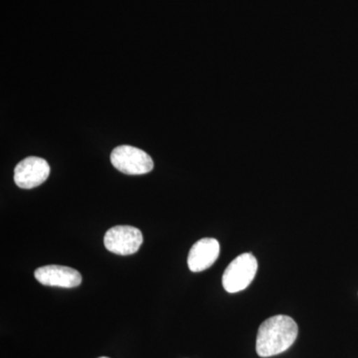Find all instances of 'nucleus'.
I'll list each match as a JSON object with an SVG mask.
<instances>
[{
	"label": "nucleus",
	"mask_w": 358,
	"mask_h": 358,
	"mask_svg": "<svg viewBox=\"0 0 358 358\" xmlns=\"http://www.w3.org/2000/svg\"><path fill=\"white\" fill-rule=\"evenodd\" d=\"M258 262L251 253L241 254L226 268L222 277L223 288L230 294L243 291L253 282Z\"/></svg>",
	"instance_id": "2"
},
{
	"label": "nucleus",
	"mask_w": 358,
	"mask_h": 358,
	"mask_svg": "<svg viewBox=\"0 0 358 358\" xmlns=\"http://www.w3.org/2000/svg\"><path fill=\"white\" fill-rule=\"evenodd\" d=\"M141 230L129 225H119L106 232L103 244L106 249L117 255L128 256L136 253L143 244Z\"/></svg>",
	"instance_id": "4"
},
{
	"label": "nucleus",
	"mask_w": 358,
	"mask_h": 358,
	"mask_svg": "<svg viewBox=\"0 0 358 358\" xmlns=\"http://www.w3.org/2000/svg\"><path fill=\"white\" fill-rule=\"evenodd\" d=\"M99 358H109V357H99Z\"/></svg>",
	"instance_id": "8"
},
{
	"label": "nucleus",
	"mask_w": 358,
	"mask_h": 358,
	"mask_svg": "<svg viewBox=\"0 0 358 358\" xmlns=\"http://www.w3.org/2000/svg\"><path fill=\"white\" fill-rule=\"evenodd\" d=\"M34 275L40 284L58 288H76L82 282V275L77 270L64 266H44L37 268Z\"/></svg>",
	"instance_id": "6"
},
{
	"label": "nucleus",
	"mask_w": 358,
	"mask_h": 358,
	"mask_svg": "<svg viewBox=\"0 0 358 358\" xmlns=\"http://www.w3.org/2000/svg\"><path fill=\"white\" fill-rule=\"evenodd\" d=\"M298 334V324L288 315L270 317L259 327L256 352L261 357H274L285 352L294 345Z\"/></svg>",
	"instance_id": "1"
},
{
	"label": "nucleus",
	"mask_w": 358,
	"mask_h": 358,
	"mask_svg": "<svg viewBox=\"0 0 358 358\" xmlns=\"http://www.w3.org/2000/svg\"><path fill=\"white\" fill-rule=\"evenodd\" d=\"M50 174L48 162L41 157H29L14 169V182L23 189H31L46 181Z\"/></svg>",
	"instance_id": "5"
},
{
	"label": "nucleus",
	"mask_w": 358,
	"mask_h": 358,
	"mask_svg": "<svg viewBox=\"0 0 358 358\" xmlns=\"http://www.w3.org/2000/svg\"><path fill=\"white\" fill-rule=\"evenodd\" d=\"M220 254V244L214 238H203L193 245L188 254V268L192 272H202L210 268Z\"/></svg>",
	"instance_id": "7"
},
{
	"label": "nucleus",
	"mask_w": 358,
	"mask_h": 358,
	"mask_svg": "<svg viewBox=\"0 0 358 358\" xmlns=\"http://www.w3.org/2000/svg\"><path fill=\"white\" fill-rule=\"evenodd\" d=\"M110 162L117 171L129 176L148 173L154 169L152 157L140 148L131 145L115 148L110 155Z\"/></svg>",
	"instance_id": "3"
}]
</instances>
